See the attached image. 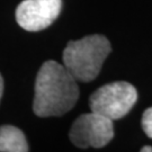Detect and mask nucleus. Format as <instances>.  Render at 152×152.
Instances as JSON below:
<instances>
[{
    "instance_id": "nucleus-1",
    "label": "nucleus",
    "mask_w": 152,
    "mask_h": 152,
    "mask_svg": "<svg viewBox=\"0 0 152 152\" xmlns=\"http://www.w3.org/2000/svg\"><path fill=\"white\" fill-rule=\"evenodd\" d=\"M79 98L77 80L64 65L44 62L35 80L33 110L38 117L62 116L75 107Z\"/></svg>"
},
{
    "instance_id": "nucleus-2",
    "label": "nucleus",
    "mask_w": 152,
    "mask_h": 152,
    "mask_svg": "<svg viewBox=\"0 0 152 152\" xmlns=\"http://www.w3.org/2000/svg\"><path fill=\"white\" fill-rule=\"evenodd\" d=\"M110 51V43L103 35L96 34L70 41L63 51V65L77 81H92L99 75Z\"/></svg>"
},
{
    "instance_id": "nucleus-3",
    "label": "nucleus",
    "mask_w": 152,
    "mask_h": 152,
    "mask_svg": "<svg viewBox=\"0 0 152 152\" xmlns=\"http://www.w3.org/2000/svg\"><path fill=\"white\" fill-rule=\"evenodd\" d=\"M137 91L131 83L116 81L97 89L89 99L91 112L115 121L124 117L135 105Z\"/></svg>"
},
{
    "instance_id": "nucleus-4",
    "label": "nucleus",
    "mask_w": 152,
    "mask_h": 152,
    "mask_svg": "<svg viewBox=\"0 0 152 152\" xmlns=\"http://www.w3.org/2000/svg\"><path fill=\"white\" fill-rule=\"evenodd\" d=\"M71 142L78 148H103L114 137L113 121L91 112L77 118L69 132Z\"/></svg>"
},
{
    "instance_id": "nucleus-5",
    "label": "nucleus",
    "mask_w": 152,
    "mask_h": 152,
    "mask_svg": "<svg viewBox=\"0 0 152 152\" xmlns=\"http://www.w3.org/2000/svg\"><path fill=\"white\" fill-rule=\"evenodd\" d=\"M62 0H24L16 9V20L25 31L48 28L59 17Z\"/></svg>"
},
{
    "instance_id": "nucleus-6",
    "label": "nucleus",
    "mask_w": 152,
    "mask_h": 152,
    "mask_svg": "<svg viewBox=\"0 0 152 152\" xmlns=\"http://www.w3.org/2000/svg\"><path fill=\"white\" fill-rule=\"evenodd\" d=\"M28 144L22 131L12 125L0 126V152H27Z\"/></svg>"
},
{
    "instance_id": "nucleus-7",
    "label": "nucleus",
    "mask_w": 152,
    "mask_h": 152,
    "mask_svg": "<svg viewBox=\"0 0 152 152\" xmlns=\"http://www.w3.org/2000/svg\"><path fill=\"white\" fill-rule=\"evenodd\" d=\"M142 129L149 137L152 139V107L144 110L142 116Z\"/></svg>"
},
{
    "instance_id": "nucleus-8",
    "label": "nucleus",
    "mask_w": 152,
    "mask_h": 152,
    "mask_svg": "<svg viewBox=\"0 0 152 152\" xmlns=\"http://www.w3.org/2000/svg\"><path fill=\"white\" fill-rule=\"evenodd\" d=\"M2 92H4V80H2V76L0 75V100L2 97Z\"/></svg>"
},
{
    "instance_id": "nucleus-9",
    "label": "nucleus",
    "mask_w": 152,
    "mask_h": 152,
    "mask_svg": "<svg viewBox=\"0 0 152 152\" xmlns=\"http://www.w3.org/2000/svg\"><path fill=\"white\" fill-rule=\"evenodd\" d=\"M141 152H152L151 147H143L141 149Z\"/></svg>"
}]
</instances>
